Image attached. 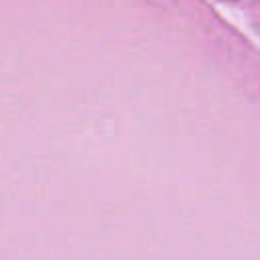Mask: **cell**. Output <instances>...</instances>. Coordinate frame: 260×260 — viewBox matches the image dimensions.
<instances>
[{"instance_id": "6da1fadb", "label": "cell", "mask_w": 260, "mask_h": 260, "mask_svg": "<svg viewBox=\"0 0 260 260\" xmlns=\"http://www.w3.org/2000/svg\"><path fill=\"white\" fill-rule=\"evenodd\" d=\"M230 2H234V0H230Z\"/></svg>"}]
</instances>
